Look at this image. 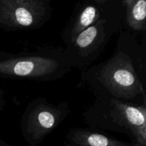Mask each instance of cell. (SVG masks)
<instances>
[{
    "label": "cell",
    "instance_id": "1",
    "mask_svg": "<svg viewBox=\"0 0 146 146\" xmlns=\"http://www.w3.org/2000/svg\"><path fill=\"white\" fill-rule=\"evenodd\" d=\"M135 54L121 46L104 62L82 71L81 84L96 97H108L133 104H145V90L138 71L141 62ZM135 105V104H134Z\"/></svg>",
    "mask_w": 146,
    "mask_h": 146
},
{
    "label": "cell",
    "instance_id": "2",
    "mask_svg": "<svg viewBox=\"0 0 146 146\" xmlns=\"http://www.w3.org/2000/svg\"><path fill=\"white\" fill-rule=\"evenodd\" d=\"M83 116L90 128L123 133L134 140V146H146L145 104L134 105L116 98L96 97Z\"/></svg>",
    "mask_w": 146,
    "mask_h": 146
},
{
    "label": "cell",
    "instance_id": "3",
    "mask_svg": "<svg viewBox=\"0 0 146 146\" xmlns=\"http://www.w3.org/2000/svg\"><path fill=\"white\" fill-rule=\"evenodd\" d=\"M64 48L38 52H0V76L50 81L64 77L71 70Z\"/></svg>",
    "mask_w": 146,
    "mask_h": 146
},
{
    "label": "cell",
    "instance_id": "4",
    "mask_svg": "<svg viewBox=\"0 0 146 146\" xmlns=\"http://www.w3.org/2000/svg\"><path fill=\"white\" fill-rule=\"evenodd\" d=\"M120 29L118 21L103 17L82 31L64 48L71 66L82 71L89 68L99 58L112 36Z\"/></svg>",
    "mask_w": 146,
    "mask_h": 146
},
{
    "label": "cell",
    "instance_id": "5",
    "mask_svg": "<svg viewBox=\"0 0 146 146\" xmlns=\"http://www.w3.org/2000/svg\"><path fill=\"white\" fill-rule=\"evenodd\" d=\"M69 113L68 103L54 104L38 97L24 110L21 119V133L30 145H38L61 125Z\"/></svg>",
    "mask_w": 146,
    "mask_h": 146
},
{
    "label": "cell",
    "instance_id": "6",
    "mask_svg": "<svg viewBox=\"0 0 146 146\" xmlns=\"http://www.w3.org/2000/svg\"><path fill=\"white\" fill-rule=\"evenodd\" d=\"M50 11L44 0H0V28L7 31L39 28Z\"/></svg>",
    "mask_w": 146,
    "mask_h": 146
},
{
    "label": "cell",
    "instance_id": "7",
    "mask_svg": "<svg viewBox=\"0 0 146 146\" xmlns=\"http://www.w3.org/2000/svg\"><path fill=\"white\" fill-rule=\"evenodd\" d=\"M69 146H134V144L118 141L92 128H74L66 137Z\"/></svg>",
    "mask_w": 146,
    "mask_h": 146
},
{
    "label": "cell",
    "instance_id": "8",
    "mask_svg": "<svg viewBox=\"0 0 146 146\" xmlns=\"http://www.w3.org/2000/svg\"><path fill=\"white\" fill-rule=\"evenodd\" d=\"M102 18L97 7L91 5L86 7L76 17L74 22L66 27L62 32L61 37L66 46L72 43L82 31Z\"/></svg>",
    "mask_w": 146,
    "mask_h": 146
},
{
    "label": "cell",
    "instance_id": "9",
    "mask_svg": "<svg viewBox=\"0 0 146 146\" xmlns=\"http://www.w3.org/2000/svg\"><path fill=\"white\" fill-rule=\"evenodd\" d=\"M146 0H132L126 4V22L128 27L137 31L146 28Z\"/></svg>",
    "mask_w": 146,
    "mask_h": 146
},
{
    "label": "cell",
    "instance_id": "10",
    "mask_svg": "<svg viewBox=\"0 0 146 146\" xmlns=\"http://www.w3.org/2000/svg\"><path fill=\"white\" fill-rule=\"evenodd\" d=\"M5 105V100H4V94L1 90H0V111L4 108Z\"/></svg>",
    "mask_w": 146,
    "mask_h": 146
},
{
    "label": "cell",
    "instance_id": "11",
    "mask_svg": "<svg viewBox=\"0 0 146 146\" xmlns=\"http://www.w3.org/2000/svg\"><path fill=\"white\" fill-rule=\"evenodd\" d=\"M0 146H9V145H7V144L4 143L3 141H1V140H0Z\"/></svg>",
    "mask_w": 146,
    "mask_h": 146
}]
</instances>
